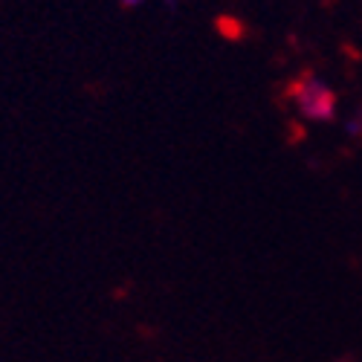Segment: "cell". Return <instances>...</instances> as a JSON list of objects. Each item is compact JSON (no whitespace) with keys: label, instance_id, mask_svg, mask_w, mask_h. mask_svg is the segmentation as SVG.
<instances>
[{"label":"cell","instance_id":"1","mask_svg":"<svg viewBox=\"0 0 362 362\" xmlns=\"http://www.w3.org/2000/svg\"><path fill=\"white\" fill-rule=\"evenodd\" d=\"M290 105L298 113V119H305L310 125H325L337 116V93L334 87H327L316 76L298 78L290 90Z\"/></svg>","mask_w":362,"mask_h":362},{"label":"cell","instance_id":"2","mask_svg":"<svg viewBox=\"0 0 362 362\" xmlns=\"http://www.w3.org/2000/svg\"><path fill=\"white\" fill-rule=\"evenodd\" d=\"M348 131H351L354 136H362V110H359V116H354V119H351V125H348Z\"/></svg>","mask_w":362,"mask_h":362},{"label":"cell","instance_id":"3","mask_svg":"<svg viewBox=\"0 0 362 362\" xmlns=\"http://www.w3.org/2000/svg\"><path fill=\"white\" fill-rule=\"evenodd\" d=\"M116 4L122 6V9H136V6H142V4H145V0H116Z\"/></svg>","mask_w":362,"mask_h":362}]
</instances>
